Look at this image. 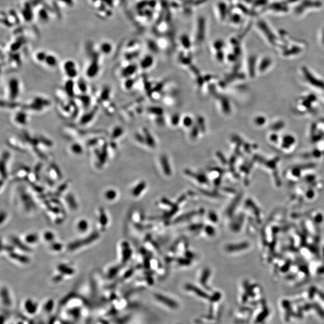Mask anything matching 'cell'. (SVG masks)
<instances>
[{"label":"cell","mask_w":324,"mask_h":324,"mask_svg":"<svg viewBox=\"0 0 324 324\" xmlns=\"http://www.w3.org/2000/svg\"><path fill=\"white\" fill-rule=\"evenodd\" d=\"M63 197L65 204L71 211H76L78 209L79 204L77 198L72 192H67Z\"/></svg>","instance_id":"cell-8"},{"label":"cell","mask_w":324,"mask_h":324,"mask_svg":"<svg viewBox=\"0 0 324 324\" xmlns=\"http://www.w3.org/2000/svg\"><path fill=\"white\" fill-rule=\"evenodd\" d=\"M47 175L55 181L61 180L63 177L61 170L58 168V166L55 163H52L49 168Z\"/></svg>","instance_id":"cell-16"},{"label":"cell","mask_w":324,"mask_h":324,"mask_svg":"<svg viewBox=\"0 0 324 324\" xmlns=\"http://www.w3.org/2000/svg\"><path fill=\"white\" fill-rule=\"evenodd\" d=\"M97 107H95V108H94L93 110L91 111L90 112L87 113L86 114L83 116L81 118V121H80L81 124L84 125L91 121L95 116V114L97 113Z\"/></svg>","instance_id":"cell-27"},{"label":"cell","mask_w":324,"mask_h":324,"mask_svg":"<svg viewBox=\"0 0 324 324\" xmlns=\"http://www.w3.org/2000/svg\"><path fill=\"white\" fill-rule=\"evenodd\" d=\"M49 101L47 99L38 97H35L31 104L28 105V107L34 111H42L45 107H47L49 105Z\"/></svg>","instance_id":"cell-11"},{"label":"cell","mask_w":324,"mask_h":324,"mask_svg":"<svg viewBox=\"0 0 324 324\" xmlns=\"http://www.w3.org/2000/svg\"><path fill=\"white\" fill-rule=\"evenodd\" d=\"M268 314H269L268 309L267 308H265L264 310L257 316L256 320V323L262 322L266 318Z\"/></svg>","instance_id":"cell-35"},{"label":"cell","mask_w":324,"mask_h":324,"mask_svg":"<svg viewBox=\"0 0 324 324\" xmlns=\"http://www.w3.org/2000/svg\"><path fill=\"white\" fill-rule=\"evenodd\" d=\"M9 241L10 243L12 244L17 250L28 254L33 252V248L25 243L22 238H19L15 235H12L9 238Z\"/></svg>","instance_id":"cell-5"},{"label":"cell","mask_w":324,"mask_h":324,"mask_svg":"<svg viewBox=\"0 0 324 324\" xmlns=\"http://www.w3.org/2000/svg\"><path fill=\"white\" fill-rule=\"evenodd\" d=\"M103 196L105 200L109 202H112L116 200L118 196L117 190L114 188H109L105 190L103 193Z\"/></svg>","instance_id":"cell-18"},{"label":"cell","mask_w":324,"mask_h":324,"mask_svg":"<svg viewBox=\"0 0 324 324\" xmlns=\"http://www.w3.org/2000/svg\"><path fill=\"white\" fill-rule=\"evenodd\" d=\"M64 91L67 94V96L70 97H73L75 95V83L72 79H69L66 81L64 87Z\"/></svg>","instance_id":"cell-25"},{"label":"cell","mask_w":324,"mask_h":324,"mask_svg":"<svg viewBox=\"0 0 324 324\" xmlns=\"http://www.w3.org/2000/svg\"><path fill=\"white\" fill-rule=\"evenodd\" d=\"M146 184L145 182H141L136 185L132 191V195L135 197H137L142 193L143 190L145 188Z\"/></svg>","instance_id":"cell-28"},{"label":"cell","mask_w":324,"mask_h":324,"mask_svg":"<svg viewBox=\"0 0 324 324\" xmlns=\"http://www.w3.org/2000/svg\"><path fill=\"white\" fill-rule=\"evenodd\" d=\"M195 213H188V214H184L183 216H181V217H178L177 219H176V222H180V221H183V220H187V219H188L190 218H191L192 217V216Z\"/></svg>","instance_id":"cell-43"},{"label":"cell","mask_w":324,"mask_h":324,"mask_svg":"<svg viewBox=\"0 0 324 324\" xmlns=\"http://www.w3.org/2000/svg\"><path fill=\"white\" fill-rule=\"evenodd\" d=\"M205 232L209 236H213L215 234L214 229L211 226H207L205 228Z\"/></svg>","instance_id":"cell-44"},{"label":"cell","mask_w":324,"mask_h":324,"mask_svg":"<svg viewBox=\"0 0 324 324\" xmlns=\"http://www.w3.org/2000/svg\"><path fill=\"white\" fill-rule=\"evenodd\" d=\"M48 247L51 251L58 253L62 252L66 248V246H65L63 243H61L57 240L49 244Z\"/></svg>","instance_id":"cell-21"},{"label":"cell","mask_w":324,"mask_h":324,"mask_svg":"<svg viewBox=\"0 0 324 324\" xmlns=\"http://www.w3.org/2000/svg\"><path fill=\"white\" fill-rule=\"evenodd\" d=\"M120 259L121 264H125L130 260L132 255V250L129 243L123 241L120 243Z\"/></svg>","instance_id":"cell-6"},{"label":"cell","mask_w":324,"mask_h":324,"mask_svg":"<svg viewBox=\"0 0 324 324\" xmlns=\"http://www.w3.org/2000/svg\"><path fill=\"white\" fill-rule=\"evenodd\" d=\"M100 237L101 232L99 230H94L85 235H83L82 237L70 242L66 245V249L69 252L78 251L96 242L100 238Z\"/></svg>","instance_id":"cell-2"},{"label":"cell","mask_w":324,"mask_h":324,"mask_svg":"<svg viewBox=\"0 0 324 324\" xmlns=\"http://www.w3.org/2000/svg\"><path fill=\"white\" fill-rule=\"evenodd\" d=\"M269 8L277 10V11L286 12L288 10V7L285 5L281 3H278V2L272 4L271 6H269Z\"/></svg>","instance_id":"cell-30"},{"label":"cell","mask_w":324,"mask_h":324,"mask_svg":"<svg viewBox=\"0 0 324 324\" xmlns=\"http://www.w3.org/2000/svg\"><path fill=\"white\" fill-rule=\"evenodd\" d=\"M47 54L45 52H39L36 55V59L39 62H43L47 58Z\"/></svg>","instance_id":"cell-41"},{"label":"cell","mask_w":324,"mask_h":324,"mask_svg":"<svg viewBox=\"0 0 324 324\" xmlns=\"http://www.w3.org/2000/svg\"><path fill=\"white\" fill-rule=\"evenodd\" d=\"M321 6V2L319 1H310L309 0L304 1L303 2H302L300 6L297 7L295 9V13L297 14H300L302 12L304 9L305 7H320Z\"/></svg>","instance_id":"cell-19"},{"label":"cell","mask_w":324,"mask_h":324,"mask_svg":"<svg viewBox=\"0 0 324 324\" xmlns=\"http://www.w3.org/2000/svg\"><path fill=\"white\" fill-rule=\"evenodd\" d=\"M296 1H297V0H288V2H295Z\"/></svg>","instance_id":"cell-48"},{"label":"cell","mask_w":324,"mask_h":324,"mask_svg":"<svg viewBox=\"0 0 324 324\" xmlns=\"http://www.w3.org/2000/svg\"><path fill=\"white\" fill-rule=\"evenodd\" d=\"M313 308V304H306L304 307H302V309L305 310H309L310 309Z\"/></svg>","instance_id":"cell-47"},{"label":"cell","mask_w":324,"mask_h":324,"mask_svg":"<svg viewBox=\"0 0 324 324\" xmlns=\"http://www.w3.org/2000/svg\"><path fill=\"white\" fill-rule=\"evenodd\" d=\"M121 267L119 265L110 266L106 271V276L107 279H113L118 274L120 271Z\"/></svg>","instance_id":"cell-22"},{"label":"cell","mask_w":324,"mask_h":324,"mask_svg":"<svg viewBox=\"0 0 324 324\" xmlns=\"http://www.w3.org/2000/svg\"><path fill=\"white\" fill-rule=\"evenodd\" d=\"M57 273L64 277L73 276L76 273V269L72 265L67 263H59L56 266Z\"/></svg>","instance_id":"cell-7"},{"label":"cell","mask_w":324,"mask_h":324,"mask_svg":"<svg viewBox=\"0 0 324 324\" xmlns=\"http://www.w3.org/2000/svg\"><path fill=\"white\" fill-rule=\"evenodd\" d=\"M70 150L75 155H81L83 152V148L78 143H73L70 145Z\"/></svg>","instance_id":"cell-29"},{"label":"cell","mask_w":324,"mask_h":324,"mask_svg":"<svg viewBox=\"0 0 324 324\" xmlns=\"http://www.w3.org/2000/svg\"><path fill=\"white\" fill-rule=\"evenodd\" d=\"M209 218L212 221L215 222V223L217 222V220H218L217 215L214 212H210L209 213Z\"/></svg>","instance_id":"cell-45"},{"label":"cell","mask_w":324,"mask_h":324,"mask_svg":"<svg viewBox=\"0 0 324 324\" xmlns=\"http://www.w3.org/2000/svg\"><path fill=\"white\" fill-rule=\"evenodd\" d=\"M8 217H9V215L6 211H4V210L1 211L0 221H1V226L3 225L6 222V221L8 219Z\"/></svg>","instance_id":"cell-39"},{"label":"cell","mask_w":324,"mask_h":324,"mask_svg":"<svg viewBox=\"0 0 324 324\" xmlns=\"http://www.w3.org/2000/svg\"><path fill=\"white\" fill-rule=\"evenodd\" d=\"M179 262H180V264L181 265H188V264H189L190 262H189L188 260H186V259H181L180 260H179Z\"/></svg>","instance_id":"cell-46"},{"label":"cell","mask_w":324,"mask_h":324,"mask_svg":"<svg viewBox=\"0 0 324 324\" xmlns=\"http://www.w3.org/2000/svg\"><path fill=\"white\" fill-rule=\"evenodd\" d=\"M64 278H66L64 277V276H63L62 275H61L60 274L57 273V274H55L52 278V281L54 283H60L62 281H63Z\"/></svg>","instance_id":"cell-42"},{"label":"cell","mask_w":324,"mask_h":324,"mask_svg":"<svg viewBox=\"0 0 324 324\" xmlns=\"http://www.w3.org/2000/svg\"><path fill=\"white\" fill-rule=\"evenodd\" d=\"M185 289L189 291H192V292H195V294L197 295V296L200 297H202L203 298H209V295L205 293L204 291H202V290H200L199 288L195 286L194 285H190V284H187L185 285Z\"/></svg>","instance_id":"cell-23"},{"label":"cell","mask_w":324,"mask_h":324,"mask_svg":"<svg viewBox=\"0 0 324 324\" xmlns=\"http://www.w3.org/2000/svg\"><path fill=\"white\" fill-rule=\"evenodd\" d=\"M23 241L28 245L32 247L33 245H37L42 239L41 235L35 232H30L23 235L22 237ZM33 248V247H32Z\"/></svg>","instance_id":"cell-10"},{"label":"cell","mask_w":324,"mask_h":324,"mask_svg":"<svg viewBox=\"0 0 324 324\" xmlns=\"http://www.w3.org/2000/svg\"><path fill=\"white\" fill-rule=\"evenodd\" d=\"M27 119H28V115L26 112L24 111H19L14 116V121L16 123L19 124V125L25 126L27 123Z\"/></svg>","instance_id":"cell-24"},{"label":"cell","mask_w":324,"mask_h":324,"mask_svg":"<svg viewBox=\"0 0 324 324\" xmlns=\"http://www.w3.org/2000/svg\"><path fill=\"white\" fill-rule=\"evenodd\" d=\"M313 308L315 309V310L318 313V314L322 318H324V309L317 303L313 304Z\"/></svg>","instance_id":"cell-38"},{"label":"cell","mask_w":324,"mask_h":324,"mask_svg":"<svg viewBox=\"0 0 324 324\" xmlns=\"http://www.w3.org/2000/svg\"><path fill=\"white\" fill-rule=\"evenodd\" d=\"M1 302L2 304H4L5 306L9 307L12 306V300L11 294H10V290L7 286H3L1 287Z\"/></svg>","instance_id":"cell-17"},{"label":"cell","mask_w":324,"mask_h":324,"mask_svg":"<svg viewBox=\"0 0 324 324\" xmlns=\"http://www.w3.org/2000/svg\"><path fill=\"white\" fill-rule=\"evenodd\" d=\"M9 159V153L6 151L2 156L1 162V179H3L5 181L8 178V171L7 168V163Z\"/></svg>","instance_id":"cell-15"},{"label":"cell","mask_w":324,"mask_h":324,"mask_svg":"<svg viewBox=\"0 0 324 324\" xmlns=\"http://www.w3.org/2000/svg\"><path fill=\"white\" fill-rule=\"evenodd\" d=\"M209 276H210V270L209 268H205L202 274L201 277H200V283L201 284L203 285L204 286H205V285L207 284L206 282L207 281Z\"/></svg>","instance_id":"cell-33"},{"label":"cell","mask_w":324,"mask_h":324,"mask_svg":"<svg viewBox=\"0 0 324 324\" xmlns=\"http://www.w3.org/2000/svg\"><path fill=\"white\" fill-rule=\"evenodd\" d=\"M79 99L81 101V102L83 104V106L85 107V108H87L89 107L90 103H91V99L90 97L88 96V95H86L85 94L81 95V97H79Z\"/></svg>","instance_id":"cell-36"},{"label":"cell","mask_w":324,"mask_h":324,"mask_svg":"<svg viewBox=\"0 0 324 324\" xmlns=\"http://www.w3.org/2000/svg\"><path fill=\"white\" fill-rule=\"evenodd\" d=\"M17 196L19 203L25 213L32 214L37 209L38 205L34 197L26 187L21 185L18 187Z\"/></svg>","instance_id":"cell-1"},{"label":"cell","mask_w":324,"mask_h":324,"mask_svg":"<svg viewBox=\"0 0 324 324\" xmlns=\"http://www.w3.org/2000/svg\"><path fill=\"white\" fill-rule=\"evenodd\" d=\"M259 26H260V28H261V30L265 33V35H266V37H268V40H269V42L273 44V43L275 42V40H276V37L273 34V33H271V31L268 28L267 26L266 25V24L263 22H260L259 23Z\"/></svg>","instance_id":"cell-26"},{"label":"cell","mask_w":324,"mask_h":324,"mask_svg":"<svg viewBox=\"0 0 324 324\" xmlns=\"http://www.w3.org/2000/svg\"><path fill=\"white\" fill-rule=\"evenodd\" d=\"M28 255L21 251L18 252L16 249L7 254L10 260L22 265H28L31 262V257Z\"/></svg>","instance_id":"cell-4"},{"label":"cell","mask_w":324,"mask_h":324,"mask_svg":"<svg viewBox=\"0 0 324 324\" xmlns=\"http://www.w3.org/2000/svg\"><path fill=\"white\" fill-rule=\"evenodd\" d=\"M23 310L29 315H34L38 312V304L31 298L26 299L23 302Z\"/></svg>","instance_id":"cell-9"},{"label":"cell","mask_w":324,"mask_h":324,"mask_svg":"<svg viewBox=\"0 0 324 324\" xmlns=\"http://www.w3.org/2000/svg\"><path fill=\"white\" fill-rule=\"evenodd\" d=\"M75 229L76 231L82 235L88 234L90 229V224L89 221L85 218H81L79 219L76 223Z\"/></svg>","instance_id":"cell-13"},{"label":"cell","mask_w":324,"mask_h":324,"mask_svg":"<svg viewBox=\"0 0 324 324\" xmlns=\"http://www.w3.org/2000/svg\"><path fill=\"white\" fill-rule=\"evenodd\" d=\"M45 63L49 67H54L57 64V60L55 57L51 55H47V58L45 61Z\"/></svg>","instance_id":"cell-32"},{"label":"cell","mask_w":324,"mask_h":324,"mask_svg":"<svg viewBox=\"0 0 324 324\" xmlns=\"http://www.w3.org/2000/svg\"><path fill=\"white\" fill-rule=\"evenodd\" d=\"M123 133V129L119 127H116L112 131L111 137L112 139H115L119 137Z\"/></svg>","instance_id":"cell-37"},{"label":"cell","mask_w":324,"mask_h":324,"mask_svg":"<svg viewBox=\"0 0 324 324\" xmlns=\"http://www.w3.org/2000/svg\"><path fill=\"white\" fill-rule=\"evenodd\" d=\"M78 88L82 93H85L87 91V85L83 80L81 79L78 81Z\"/></svg>","instance_id":"cell-40"},{"label":"cell","mask_w":324,"mask_h":324,"mask_svg":"<svg viewBox=\"0 0 324 324\" xmlns=\"http://www.w3.org/2000/svg\"><path fill=\"white\" fill-rule=\"evenodd\" d=\"M282 305H283V307L286 310V321H289L290 316L293 315V313H292V309H291V307H290V302H288V301H283Z\"/></svg>","instance_id":"cell-31"},{"label":"cell","mask_w":324,"mask_h":324,"mask_svg":"<svg viewBox=\"0 0 324 324\" xmlns=\"http://www.w3.org/2000/svg\"><path fill=\"white\" fill-rule=\"evenodd\" d=\"M154 296H155V298L157 301L161 302V303H162L163 304L168 307L171 309L175 310V309H176L178 307V305L176 303V302L169 298V297L163 295L162 294H155Z\"/></svg>","instance_id":"cell-14"},{"label":"cell","mask_w":324,"mask_h":324,"mask_svg":"<svg viewBox=\"0 0 324 324\" xmlns=\"http://www.w3.org/2000/svg\"><path fill=\"white\" fill-rule=\"evenodd\" d=\"M9 97L12 100L17 99L19 94V82L17 78H12L9 82Z\"/></svg>","instance_id":"cell-12"},{"label":"cell","mask_w":324,"mask_h":324,"mask_svg":"<svg viewBox=\"0 0 324 324\" xmlns=\"http://www.w3.org/2000/svg\"><path fill=\"white\" fill-rule=\"evenodd\" d=\"M110 95V88L108 87H106L103 89L101 94L100 99L102 102H107L109 99Z\"/></svg>","instance_id":"cell-34"},{"label":"cell","mask_w":324,"mask_h":324,"mask_svg":"<svg viewBox=\"0 0 324 324\" xmlns=\"http://www.w3.org/2000/svg\"><path fill=\"white\" fill-rule=\"evenodd\" d=\"M109 217L104 208L100 207L97 211V223L99 231L103 233L106 231L109 225Z\"/></svg>","instance_id":"cell-3"},{"label":"cell","mask_w":324,"mask_h":324,"mask_svg":"<svg viewBox=\"0 0 324 324\" xmlns=\"http://www.w3.org/2000/svg\"><path fill=\"white\" fill-rule=\"evenodd\" d=\"M41 238L43 241L49 244L56 240V235L53 231L47 229L43 232L41 235Z\"/></svg>","instance_id":"cell-20"}]
</instances>
